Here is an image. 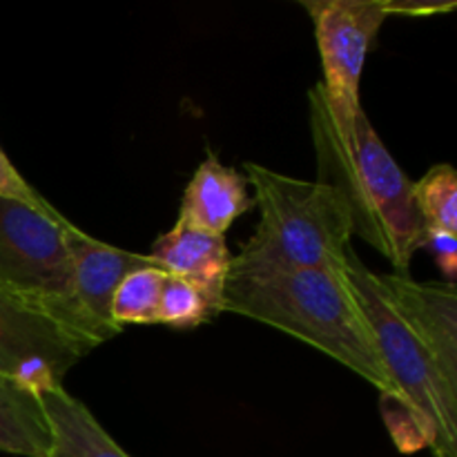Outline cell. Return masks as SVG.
<instances>
[{"label": "cell", "mask_w": 457, "mask_h": 457, "mask_svg": "<svg viewBox=\"0 0 457 457\" xmlns=\"http://www.w3.org/2000/svg\"><path fill=\"white\" fill-rule=\"evenodd\" d=\"M245 181L254 187L259 226L230 272L263 270H346L353 223L342 195L320 181H302L245 163Z\"/></svg>", "instance_id": "obj_4"}, {"label": "cell", "mask_w": 457, "mask_h": 457, "mask_svg": "<svg viewBox=\"0 0 457 457\" xmlns=\"http://www.w3.org/2000/svg\"><path fill=\"white\" fill-rule=\"evenodd\" d=\"M253 205L254 199L244 174L208 154L183 192L177 223L223 237L235 219L248 212Z\"/></svg>", "instance_id": "obj_9"}, {"label": "cell", "mask_w": 457, "mask_h": 457, "mask_svg": "<svg viewBox=\"0 0 457 457\" xmlns=\"http://www.w3.org/2000/svg\"><path fill=\"white\" fill-rule=\"evenodd\" d=\"M62 244L70 262L71 293L80 312L87 317L103 342L116 337L120 333L119 326L112 321V299L116 288L132 270L156 263L147 254L103 244L70 221L62 228Z\"/></svg>", "instance_id": "obj_8"}, {"label": "cell", "mask_w": 457, "mask_h": 457, "mask_svg": "<svg viewBox=\"0 0 457 457\" xmlns=\"http://www.w3.org/2000/svg\"><path fill=\"white\" fill-rule=\"evenodd\" d=\"M0 196H3V199L21 201V204L31 205V208L36 210H43V212L56 210L43 195H38V192L22 179V174L18 172L12 165V161L7 159L3 147H0Z\"/></svg>", "instance_id": "obj_16"}, {"label": "cell", "mask_w": 457, "mask_h": 457, "mask_svg": "<svg viewBox=\"0 0 457 457\" xmlns=\"http://www.w3.org/2000/svg\"><path fill=\"white\" fill-rule=\"evenodd\" d=\"M422 248L436 257L440 270L449 277V284H453L457 272V235L445 230H424Z\"/></svg>", "instance_id": "obj_17"}, {"label": "cell", "mask_w": 457, "mask_h": 457, "mask_svg": "<svg viewBox=\"0 0 457 457\" xmlns=\"http://www.w3.org/2000/svg\"><path fill=\"white\" fill-rule=\"evenodd\" d=\"M317 179L342 195L353 235L378 250L395 275H409L424 244V223L413 201V181L378 137L364 110L335 120L321 85L308 92Z\"/></svg>", "instance_id": "obj_2"}, {"label": "cell", "mask_w": 457, "mask_h": 457, "mask_svg": "<svg viewBox=\"0 0 457 457\" xmlns=\"http://www.w3.org/2000/svg\"><path fill=\"white\" fill-rule=\"evenodd\" d=\"M147 257L168 275L195 281L210 293L223 295L232 254L226 237L174 223L172 230L154 241Z\"/></svg>", "instance_id": "obj_10"}, {"label": "cell", "mask_w": 457, "mask_h": 457, "mask_svg": "<svg viewBox=\"0 0 457 457\" xmlns=\"http://www.w3.org/2000/svg\"><path fill=\"white\" fill-rule=\"evenodd\" d=\"M302 4L315 25L324 67V80L320 85L335 120H348L361 110V71L388 16H436L455 9V3L411 0H303Z\"/></svg>", "instance_id": "obj_6"}, {"label": "cell", "mask_w": 457, "mask_h": 457, "mask_svg": "<svg viewBox=\"0 0 457 457\" xmlns=\"http://www.w3.org/2000/svg\"><path fill=\"white\" fill-rule=\"evenodd\" d=\"M98 344L58 312L25 295L0 288V375L40 395L62 386Z\"/></svg>", "instance_id": "obj_7"}, {"label": "cell", "mask_w": 457, "mask_h": 457, "mask_svg": "<svg viewBox=\"0 0 457 457\" xmlns=\"http://www.w3.org/2000/svg\"><path fill=\"white\" fill-rule=\"evenodd\" d=\"M165 279L168 272L159 266L138 268L125 275L112 299V321L119 328L125 324H156Z\"/></svg>", "instance_id": "obj_14"}, {"label": "cell", "mask_w": 457, "mask_h": 457, "mask_svg": "<svg viewBox=\"0 0 457 457\" xmlns=\"http://www.w3.org/2000/svg\"><path fill=\"white\" fill-rule=\"evenodd\" d=\"M221 311L284 330L373 384L379 395L395 397L373 330L344 272L311 268L228 275Z\"/></svg>", "instance_id": "obj_3"}, {"label": "cell", "mask_w": 457, "mask_h": 457, "mask_svg": "<svg viewBox=\"0 0 457 457\" xmlns=\"http://www.w3.org/2000/svg\"><path fill=\"white\" fill-rule=\"evenodd\" d=\"M348 286L373 330L384 369L424 424L436 457H457V290L369 270L351 250Z\"/></svg>", "instance_id": "obj_1"}, {"label": "cell", "mask_w": 457, "mask_h": 457, "mask_svg": "<svg viewBox=\"0 0 457 457\" xmlns=\"http://www.w3.org/2000/svg\"><path fill=\"white\" fill-rule=\"evenodd\" d=\"M38 397L52 433L47 457H129L65 386H52Z\"/></svg>", "instance_id": "obj_11"}, {"label": "cell", "mask_w": 457, "mask_h": 457, "mask_svg": "<svg viewBox=\"0 0 457 457\" xmlns=\"http://www.w3.org/2000/svg\"><path fill=\"white\" fill-rule=\"evenodd\" d=\"M221 295L210 293L195 281L168 275L159 299L156 324L172 328H195L221 315Z\"/></svg>", "instance_id": "obj_13"}, {"label": "cell", "mask_w": 457, "mask_h": 457, "mask_svg": "<svg viewBox=\"0 0 457 457\" xmlns=\"http://www.w3.org/2000/svg\"><path fill=\"white\" fill-rule=\"evenodd\" d=\"M65 226L67 219L58 210L43 212L0 196V288L45 303L101 346L105 342L80 312L71 293L70 262L62 244Z\"/></svg>", "instance_id": "obj_5"}, {"label": "cell", "mask_w": 457, "mask_h": 457, "mask_svg": "<svg viewBox=\"0 0 457 457\" xmlns=\"http://www.w3.org/2000/svg\"><path fill=\"white\" fill-rule=\"evenodd\" d=\"M413 201L424 230L457 235V172L453 165H433L420 181H413Z\"/></svg>", "instance_id": "obj_15"}, {"label": "cell", "mask_w": 457, "mask_h": 457, "mask_svg": "<svg viewBox=\"0 0 457 457\" xmlns=\"http://www.w3.org/2000/svg\"><path fill=\"white\" fill-rule=\"evenodd\" d=\"M52 446L47 418L36 393L0 375V451L47 457Z\"/></svg>", "instance_id": "obj_12"}]
</instances>
